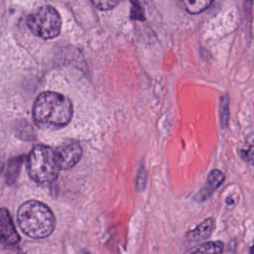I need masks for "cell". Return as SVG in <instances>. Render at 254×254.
<instances>
[{
  "label": "cell",
  "mask_w": 254,
  "mask_h": 254,
  "mask_svg": "<svg viewBox=\"0 0 254 254\" xmlns=\"http://www.w3.org/2000/svg\"><path fill=\"white\" fill-rule=\"evenodd\" d=\"M19 165H21V161L19 162V160L17 162H11L9 164L8 167V171H7V180H9L10 182L14 181L18 175V171H19Z\"/></svg>",
  "instance_id": "5bb4252c"
},
{
  "label": "cell",
  "mask_w": 254,
  "mask_h": 254,
  "mask_svg": "<svg viewBox=\"0 0 254 254\" xmlns=\"http://www.w3.org/2000/svg\"><path fill=\"white\" fill-rule=\"evenodd\" d=\"M19 240L20 236L14 226L9 211L6 208H0V243L13 245Z\"/></svg>",
  "instance_id": "52a82bcc"
},
{
  "label": "cell",
  "mask_w": 254,
  "mask_h": 254,
  "mask_svg": "<svg viewBox=\"0 0 254 254\" xmlns=\"http://www.w3.org/2000/svg\"><path fill=\"white\" fill-rule=\"evenodd\" d=\"M223 243L221 241H209L199 244L187 254H222Z\"/></svg>",
  "instance_id": "9c48e42d"
},
{
  "label": "cell",
  "mask_w": 254,
  "mask_h": 254,
  "mask_svg": "<svg viewBox=\"0 0 254 254\" xmlns=\"http://www.w3.org/2000/svg\"><path fill=\"white\" fill-rule=\"evenodd\" d=\"M27 168L31 179L39 184L52 183L61 170L56 151L43 145L32 149L28 156Z\"/></svg>",
  "instance_id": "3957f363"
},
{
  "label": "cell",
  "mask_w": 254,
  "mask_h": 254,
  "mask_svg": "<svg viewBox=\"0 0 254 254\" xmlns=\"http://www.w3.org/2000/svg\"><path fill=\"white\" fill-rule=\"evenodd\" d=\"M250 254H254V243H253V245L250 247Z\"/></svg>",
  "instance_id": "2e32d148"
},
{
  "label": "cell",
  "mask_w": 254,
  "mask_h": 254,
  "mask_svg": "<svg viewBox=\"0 0 254 254\" xmlns=\"http://www.w3.org/2000/svg\"><path fill=\"white\" fill-rule=\"evenodd\" d=\"M17 218L21 230L34 239L50 236L56 227V217L53 211L39 200L24 202L19 207Z\"/></svg>",
  "instance_id": "7a4b0ae2"
},
{
  "label": "cell",
  "mask_w": 254,
  "mask_h": 254,
  "mask_svg": "<svg viewBox=\"0 0 254 254\" xmlns=\"http://www.w3.org/2000/svg\"><path fill=\"white\" fill-rule=\"evenodd\" d=\"M28 27L42 39H53L61 32L62 18L51 6H42L28 17Z\"/></svg>",
  "instance_id": "277c9868"
},
{
  "label": "cell",
  "mask_w": 254,
  "mask_h": 254,
  "mask_svg": "<svg viewBox=\"0 0 254 254\" xmlns=\"http://www.w3.org/2000/svg\"><path fill=\"white\" fill-rule=\"evenodd\" d=\"M214 229V220L208 217L197 224L193 229L189 230L186 234V238L191 242H200L210 237Z\"/></svg>",
  "instance_id": "ba28073f"
},
{
  "label": "cell",
  "mask_w": 254,
  "mask_h": 254,
  "mask_svg": "<svg viewBox=\"0 0 254 254\" xmlns=\"http://www.w3.org/2000/svg\"><path fill=\"white\" fill-rule=\"evenodd\" d=\"M93 5L99 10H110L118 5L120 0H91Z\"/></svg>",
  "instance_id": "4fadbf2b"
},
{
  "label": "cell",
  "mask_w": 254,
  "mask_h": 254,
  "mask_svg": "<svg viewBox=\"0 0 254 254\" xmlns=\"http://www.w3.org/2000/svg\"><path fill=\"white\" fill-rule=\"evenodd\" d=\"M73 114L72 103L64 94L55 91L42 92L33 107L36 125L43 130H59L66 126Z\"/></svg>",
  "instance_id": "6da1fadb"
},
{
  "label": "cell",
  "mask_w": 254,
  "mask_h": 254,
  "mask_svg": "<svg viewBox=\"0 0 254 254\" xmlns=\"http://www.w3.org/2000/svg\"><path fill=\"white\" fill-rule=\"evenodd\" d=\"M225 180V175L222 171L215 169L209 172L207 175V179L203 187L196 192L193 199L197 202H203L208 199L211 194L223 184Z\"/></svg>",
  "instance_id": "8992f818"
},
{
  "label": "cell",
  "mask_w": 254,
  "mask_h": 254,
  "mask_svg": "<svg viewBox=\"0 0 254 254\" xmlns=\"http://www.w3.org/2000/svg\"><path fill=\"white\" fill-rule=\"evenodd\" d=\"M61 169L66 170L72 168L82 156V148L77 141L68 140L59 146L56 150Z\"/></svg>",
  "instance_id": "5b68a950"
},
{
  "label": "cell",
  "mask_w": 254,
  "mask_h": 254,
  "mask_svg": "<svg viewBox=\"0 0 254 254\" xmlns=\"http://www.w3.org/2000/svg\"><path fill=\"white\" fill-rule=\"evenodd\" d=\"M146 184V172L144 169H141L138 173V188L144 189Z\"/></svg>",
  "instance_id": "9a60e30c"
},
{
  "label": "cell",
  "mask_w": 254,
  "mask_h": 254,
  "mask_svg": "<svg viewBox=\"0 0 254 254\" xmlns=\"http://www.w3.org/2000/svg\"><path fill=\"white\" fill-rule=\"evenodd\" d=\"M186 10L190 14H198L207 9L213 0H181Z\"/></svg>",
  "instance_id": "30bf717a"
},
{
  "label": "cell",
  "mask_w": 254,
  "mask_h": 254,
  "mask_svg": "<svg viewBox=\"0 0 254 254\" xmlns=\"http://www.w3.org/2000/svg\"><path fill=\"white\" fill-rule=\"evenodd\" d=\"M238 154L244 162L254 166V142L248 144L242 149H239Z\"/></svg>",
  "instance_id": "8fae6325"
},
{
  "label": "cell",
  "mask_w": 254,
  "mask_h": 254,
  "mask_svg": "<svg viewBox=\"0 0 254 254\" xmlns=\"http://www.w3.org/2000/svg\"><path fill=\"white\" fill-rule=\"evenodd\" d=\"M229 120V109H228V101L225 97L221 98L220 104V125L221 128H227Z\"/></svg>",
  "instance_id": "7c38bea8"
}]
</instances>
